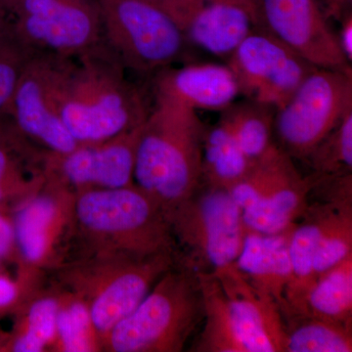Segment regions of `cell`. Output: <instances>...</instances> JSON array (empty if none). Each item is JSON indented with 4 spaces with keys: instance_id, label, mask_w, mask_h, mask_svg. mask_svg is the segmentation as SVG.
<instances>
[{
    "instance_id": "1",
    "label": "cell",
    "mask_w": 352,
    "mask_h": 352,
    "mask_svg": "<svg viewBox=\"0 0 352 352\" xmlns=\"http://www.w3.org/2000/svg\"><path fill=\"white\" fill-rule=\"evenodd\" d=\"M163 254H173L177 261L168 215L138 185L73 194L60 263L87 256L148 258Z\"/></svg>"
},
{
    "instance_id": "2",
    "label": "cell",
    "mask_w": 352,
    "mask_h": 352,
    "mask_svg": "<svg viewBox=\"0 0 352 352\" xmlns=\"http://www.w3.org/2000/svg\"><path fill=\"white\" fill-rule=\"evenodd\" d=\"M102 41L67 58L60 90V115L78 145L97 144L142 126L151 112L143 88L129 80Z\"/></svg>"
},
{
    "instance_id": "3",
    "label": "cell",
    "mask_w": 352,
    "mask_h": 352,
    "mask_svg": "<svg viewBox=\"0 0 352 352\" xmlns=\"http://www.w3.org/2000/svg\"><path fill=\"white\" fill-rule=\"evenodd\" d=\"M197 275L205 317L189 351L284 352L283 315L272 296L252 285L234 263Z\"/></svg>"
},
{
    "instance_id": "4",
    "label": "cell",
    "mask_w": 352,
    "mask_h": 352,
    "mask_svg": "<svg viewBox=\"0 0 352 352\" xmlns=\"http://www.w3.org/2000/svg\"><path fill=\"white\" fill-rule=\"evenodd\" d=\"M205 129L196 111L161 101L153 102L141 126L134 184L152 196L166 214L201 184Z\"/></svg>"
},
{
    "instance_id": "5",
    "label": "cell",
    "mask_w": 352,
    "mask_h": 352,
    "mask_svg": "<svg viewBox=\"0 0 352 352\" xmlns=\"http://www.w3.org/2000/svg\"><path fill=\"white\" fill-rule=\"evenodd\" d=\"M176 263L175 256L170 254L148 258L87 256L62 261L50 270L53 285L87 305L103 346L110 331L138 307L157 280Z\"/></svg>"
},
{
    "instance_id": "6",
    "label": "cell",
    "mask_w": 352,
    "mask_h": 352,
    "mask_svg": "<svg viewBox=\"0 0 352 352\" xmlns=\"http://www.w3.org/2000/svg\"><path fill=\"white\" fill-rule=\"evenodd\" d=\"M205 317L198 275L176 263L104 340L108 352H180Z\"/></svg>"
},
{
    "instance_id": "7",
    "label": "cell",
    "mask_w": 352,
    "mask_h": 352,
    "mask_svg": "<svg viewBox=\"0 0 352 352\" xmlns=\"http://www.w3.org/2000/svg\"><path fill=\"white\" fill-rule=\"evenodd\" d=\"M166 214L177 264L196 274H212L236 263L247 228L229 191L201 183Z\"/></svg>"
},
{
    "instance_id": "8",
    "label": "cell",
    "mask_w": 352,
    "mask_h": 352,
    "mask_svg": "<svg viewBox=\"0 0 352 352\" xmlns=\"http://www.w3.org/2000/svg\"><path fill=\"white\" fill-rule=\"evenodd\" d=\"M103 43L122 66L154 76L179 61L186 38L163 9L147 0H96Z\"/></svg>"
},
{
    "instance_id": "9",
    "label": "cell",
    "mask_w": 352,
    "mask_h": 352,
    "mask_svg": "<svg viewBox=\"0 0 352 352\" xmlns=\"http://www.w3.org/2000/svg\"><path fill=\"white\" fill-rule=\"evenodd\" d=\"M276 144L229 190L248 230L265 234L293 228L309 204L310 183Z\"/></svg>"
},
{
    "instance_id": "10",
    "label": "cell",
    "mask_w": 352,
    "mask_h": 352,
    "mask_svg": "<svg viewBox=\"0 0 352 352\" xmlns=\"http://www.w3.org/2000/svg\"><path fill=\"white\" fill-rule=\"evenodd\" d=\"M9 24L32 55L76 57L103 41L96 0H16Z\"/></svg>"
},
{
    "instance_id": "11",
    "label": "cell",
    "mask_w": 352,
    "mask_h": 352,
    "mask_svg": "<svg viewBox=\"0 0 352 352\" xmlns=\"http://www.w3.org/2000/svg\"><path fill=\"white\" fill-rule=\"evenodd\" d=\"M352 111V73L316 69L303 80L274 118L280 149L305 160Z\"/></svg>"
},
{
    "instance_id": "12",
    "label": "cell",
    "mask_w": 352,
    "mask_h": 352,
    "mask_svg": "<svg viewBox=\"0 0 352 352\" xmlns=\"http://www.w3.org/2000/svg\"><path fill=\"white\" fill-rule=\"evenodd\" d=\"M66 60L32 55L6 113L18 133L47 154H67L78 146L60 115V90Z\"/></svg>"
},
{
    "instance_id": "13",
    "label": "cell",
    "mask_w": 352,
    "mask_h": 352,
    "mask_svg": "<svg viewBox=\"0 0 352 352\" xmlns=\"http://www.w3.org/2000/svg\"><path fill=\"white\" fill-rule=\"evenodd\" d=\"M240 94L279 109L318 69L267 32L254 28L227 60Z\"/></svg>"
},
{
    "instance_id": "14",
    "label": "cell",
    "mask_w": 352,
    "mask_h": 352,
    "mask_svg": "<svg viewBox=\"0 0 352 352\" xmlns=\"http://www.w3.org/2000/svg\"><path fill=\"white\" fill-rule=\"evenodd\" d=\"M254 28L267 32L318 69L352 73L316 0H256Z\"/></svg>"
},
{
    "instance_id": "15",
    "label": "cell",
    "mask_w": 352,
    "mask_h": 352,
    "mask_svg": "<svg viewBox=\"0 0 352 352\" xmlns=\"http://www.w3.org/2000/svg\"><path fill=\"white\" fill-rule=\"evenodd\" d=\"M73 193L46 182L10 210L20 270L41 272L62 261Z\"/></svg>"
},
{
    "instance_id": "16",
    "label": "cell",
    "mask_w": 352,
    "mask_h": 352,
    "mask_svg": "<svg viewBox=\"0 0 352 352\" xmlns=\"http://www.w3.org/2000/svg\"><path fill=\"white\" fill-rule=\"evenodd\" d=\"M140 126L97 144L78 145L67 154H45L46 182L71 193L134 184Z\"/></svg>"
},
{
    "instance_id": "17",
    "label": "cell",
    "mask_w": 352,
    "mask_h": 352,
    "mask_svg": "<svg viewBox=\"0 0 352 352\" xmlns=\"http://www.w3.org/2000/svg\"><path fill=\"white\" fill-rule=\"evenodd\" d=\"M154 101L190 110L222 111L240 96L235 76L227 65L191 64L164 69L152 78Z\"/></svg>"
},
{
    "instance_id": "18",
    "label": "cell",
    "mask_w": 352,
    "mask_h": 352,
    "mask_svg": "<svg viewBox=\"0 0 352 352\" xmlns=\"http://www.w3.org/2000/svg\"><path fill=\"white\" fill-rule=\"evenodd\" d=\"M292 229L265 234L248 230L235 264L243 276L274 298L282 315L287 309L286 294L293 278L289 242Z\"/></svg>"
},
{
    "instance_id": "19",
    "label": "cell",
    "mask_w": 352,
    "mask_h": 352,
    "mask_svg": "<svg viewBox=\"0 0 352 352\" xmlns=\"http://www.w3.org/2000/svg\"><path fill=\"white\" fill-rule=\"evenodd\" d=\"M349 204L352 201H309L305 212L292 228L289 251L293 278L287 289V309L283 316H287L298 307L307 289L314 284V261L319 243L338 208Z\"/></svg>"
},
{
    "instance_id": "20",
    "label": "cell",
    "mask_w": 352,
    "mask_h": 352,
    "mask_svg": "<svg viewBox=\"0 0 352 352\" xmlns=\"http://www.w3.org/2000/svg\"><path fill=\"white\" fill-rule=\"evenodd\" d=\"M180 29L189 44L228 60L254 29V21L241 7L207 1Z\"/></svg>"
},
{
    "instance_id": "21",
    "label": "cell",
    "mask_w": 352,
    "mask_h": 352,
    "mask_svg": "<svg viewBox=\"0 0 352 352\" xmlns=\"http://www.w3.org/2000/svg\"><path fill=\"white\" fill-rule=\"evenodd\" d=\"M45 154L19 133L0 142V208L11 210L43 188Z\"/></svg>"
},
{
    "instance_id": "22",
    "label": "cell",
    "mask_w": 352,
    "mask_h": 352,
    "mask_svg": "<svg viewBox=\"0 0 352 352\" xmlns=\"http://www.w3.org/2000/svg\"><path fill=\"white\" fill-rule=\"evenodd\" d=\"M292 315L314 317L352 327V254L317 277L298 307L286 317Z\"/></svg>"
},
{
    "instance_id": "23",
    "label": "cell",
    "mask_w": 352,
    "mask_h": 352,
    "mask_svg": "<svg viewBox=\"0 0 352 352\" xmlns=\"http://www.w3.org/2000/svg\"><path fill=\"white\" fill-rule=\"evenodd\" d=\"M16 312L17 323L10 336H3L1 351L41 352L52 349L58 314L54 287L41 294L34 289Z\"/></svg>"
},
{
    "instance_id": "24",
    "label": "cell",
    "mask_w": 352,
    "mask_h": 352,
    "mask_svg": "<svg viewBox=\"0 0 352 352\" xmlns=\"http://www.w3.org/2000/svg\"><path fill=\"white\" fill-rule=\"evenodd\" d=\"M252 162L221 122L206 126L201 145V183L229 191L251 171Z\"/></svg>"
},
{
    "instance_id": "25",
    "label": "cell",
    "mask_w": 352,
    "mask_h": 352,
    "mask_svg": "<svg viewBox=\"0 0 352 352\" xmlns=\"http://www.w3.org/2000/svg\"><path fill=\"white\" fill-rule=\"evenodd\" d=\"M276 108L250 99L234 102L222 111L219 122L232 133L245 156L258 162L273 142Z\"/></svg>"
},
{
    "instance_id": "26",
    "label": "cell",
    "mask_w": 352,
    "mask_h": 352,
    "mask_svg": "<svg viewBox=\"0 0 352 352\" xmlns=\"http://www.w3.org/2000/svg\"><path fill=\"white\" fill-rule=\"evenodd\" d=\"M284 352H351L352 327L302 315L286 317Z\"/></svg>"
},
{
    "instance_id": "27",
    "label": "cell",
    "mask_w": 352,
    "mask_h": 352,
    "mask_svg": "<svg viewBox=\"0 0 352 352\" xmlns=\"http://www.w3.org/2000/svg\"><path fill=\"white\" fill-rule=\"evenodd\" d=\"M58 296L56 338L51 351H102L87 305L66 289L55 286Z\"/></svg>"
},
{
    "instance_id": "28",
    "label": "cell",
    "mask_w": 352,
    "mask_h": 352,
    "mask_svg": "<svg viewBox=\"0 0 352 352\" xmlns=\"http://www.w3.org/2000/svg\"><path fill=\"white\" fill-rule=\"evenodd\" d=\"M303 161L314 173L340 175L352 171V111L327 136L315 146Z\"/></svg>"
},
{
    "instance_id": "29",
    "label": "cell",
    "mask_w": 352,
    "mask_h": 352,
    "mask_svg": "<svg viewBox=\"0 0 352 352\" xmlns=\"http://www.w3.org/2000/svg\"><path fill=\"white\" fill-rule=\"evenodd\" d=\"M351 254L352 204H349L338 208L319 243L314 261V281Z\"/></svg>"
},
{
    "instance_id": "30",
    "label": "cell",
    "mask_w": 352,
    "mask_h": 352,
    "mask_svg": "<svg viewBox=\"0 0 352 352\" xmlns=\"http://www.w3.org/2000/svg\"><path fill=\"white\" fill-rule=\"evenodd\" d=\"M32 56L11 32L0 38V115H6L21 76Z\"/></svg>"
},
{
    "instance_id": "31",
    "label": "cell",
    "mask_w": 352,
    "mask_h": 352,
    "mask_svg": "<svg viewBox=\"0 0 352 352\" xmlns=\"http://www.w3.org/2000/svg\"><path fill=\"white\" fill-rule=\"evenodd\" d=\"M39 273L20 271L18 281L0 274V316L6 312L17 311L25 298L32 294V286L36 285L32 280ZM34 291V289H32Z\"/></svg>"
},
{
    "instance_id": "32",
    "label": "cell",
    "mask_w": 352,
    "mask_h": 352,
    "mask_svg": "<svg viewBox=\"0 0 352 352\" xmlns=\"http://www.w3.org/2000/svg\"><path fill=\"white\" fill-rule=\"evenodd\" d=\"M16 258L15 235L10 210L0 208V263Z\"/></svg>"
},
{
    "instance_id": "33",
    "label": "cell",
    "mask_w": 352,
    "mask_h": 352,
    "mask_svg": "<svg viewBox=\"0 0 352 352\" xmlns=\"http://www.w3.org/2000/svg\"><path fill=\"white\" fill-rule=\"evenodd\" d=\"M342 25L339 34H337L338 43L340 50L344 53L347 61L352 62V16L347 11L342 18Z\"/></svg>"
},
{
    "instance_id": "34",
    "label": "cell",
    "mask_w": 352,
    "mask_h": 352,
    "mask_svg": "<svg viewBox=\"0 0 352 352\" xmlns=\"http://www.w3.org/2000/svg\"><path fill=\"white\" fill-rule=\"evenodd\" d=\"M323 9L327 18L340 19L347 12L351 0H316Z\"/></svg>"
},
{
    "instance_id": "35",
    "label": "cell",
    "mask_w": 352,
    "mask_h": 352,
    "mask_svg": "<svg viewBox=\"0 0 352 352\" xmlns=\"http://www.w3.org/2000/svg\"><path fill=\"white\" fill-rule=\"evenodd\" d=\"M18 134L7 115H0V142L8 140Z\"/></svg>"
},
{
    "instance_id": "36",
    "label": "cell",
    "mask_w": 352,
    "mask_h": 352,
    "mask_svg": "<svg viewBox=\"0 0 352 352\" xmlns=\"http://www.w3.org/2000/svg\"><path fill=\"white\" fill-rule=\"evenodd\" d=\"M215 3L230 4L245 9L250 13L254 21V8H256V0H208Z\"/></svg>"
},
{
    "instance_id": "37",
    "label": "cell",
    "mask_w": 352,
    "mask_h": 352,
    "mask_svg": "<svg viewBox=\"0 0 352 352\" xmlns=\"http://www.w3.org/2000/svg\"><path fill=\"white\" fill-rule=\"evenodd\" d=\"M10 32V24H9V13L0 3V38H3Z\"/></svg>"
},
{
    "instance_id": "38",
    "label": "cell",
    "mask_w": 352,
    "mask_h": 352,
    "mask_svg": "<svg viewBox=\"0 0 352 352\" xmlns=\"http://www.w3.org/2000/svg\"><path fill=\"white\" fill-rule=\"evenodd\" d=\"M0 3L6 9L7 12L10 13L15 6L16 0H0Z\"/></svg>"
},
{
    "instance_id": "39",
    "label": "cell",
    "mask_w": 352,
    "mask_h": 352,
    "mask_svg": "<svg viewBox=\"0 0 352 352\" xmlns=\"http://www.w3.org/2000/svg\"><path fill=\"white\" fill-rule=\"evenodd\" d=\"M147 1L152 2L155 6H160V4L164 3V2L168 1V0H147Z\"/></svg>"
},
{
    "instance_id": "40",
    "label": "cell",
    "mask_w": 352,
    "mask_h": 352,
    "mask_svg": "<svg viewBox=\"0 0 352 352\" xmlns=\"http://www.w3.org/2000/svg\"><path fill=\"white\" fill-rule=\"evenodd\" d=\"M2 336H0V351H1Z\"/></svg>"
}]
</instances>
